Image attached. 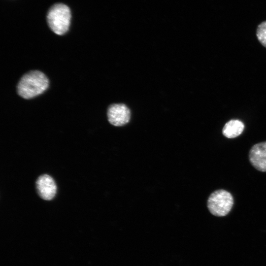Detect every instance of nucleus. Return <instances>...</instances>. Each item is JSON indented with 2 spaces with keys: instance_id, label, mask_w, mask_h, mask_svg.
<instances>
[{
  "instance_id": "2",
  "label": "nucleus",
  "mask_w": 266,
  "mask_h": 266,
  "mask_svg": "<svg viewBox=\"0 0 266 266\" xmlns=\"http://www.w3.org/2000/svg\"><path fill=\"white\" fill-rule=\"evenodd\" d=\"M71 19L69 7L63 3H57L49 10L47 16L48 24L56 34L63 35L68 30Z\"/></svg>"
},
{
  "instance_id": "6",
  "label": "nucleus",
  "mask_w": 266,
  "mask_h": 266,
  "mask_svg": "<svg viewBox=\"0 0 266 266\" xmlns=\"http://www.w3.org/2000/svg\"><path fill=\"white\" fill-rule=\"evenodd\" d=\"M251 165L257 170L266 171V141L255 144L249 154Z\"/></svg>"
},
{
  "instance_id": "7",
  "label": "nucleus",
  "mask_w": 266,
  "mask_h": 266,
  "mask_svg": "<svg viewBox=\"0 0 266 266\" xmlns=\"http://www.w3.org/2000/svg\"><path fill=\"white\" fill-rule=\"evenodd\" d=\"M244 128L243 123L238 120H231L224 126L223 135L229 138H234L239 135Z\"/></svg>"
},
{
  "instance_id": "5",
  "label": "nucleus",
  "mask_w": 266,
  "mask_h": 266,
  "mask_svg": "<svg viewBox=\"0 0 266 266\" xmlns=\"http://www.w3.org/2000/svg\"><path fill=\"white\" fill-rule=\"evenodd\" d=\"M35 183L37 192L41 198L46 200L54 198L57 186L52 177L47 174L41 175L38 177Z\"/></svg>"
},
{
  "instance_id": "3",
  "label": "nucleus",
  "mask_w": 266,
  "mask_h": 266,
  "mask_svg": "<svg viewBox=\"0 0 266 266\" xmlns=\"http://www.w3.org/2000/svg\"><path fill=\"white\" fill-rule=\"evenodd\" d=\"M233 204L232 195L225 190H218L213 192L207 200V207L214 216L222 217L231 211Z\"/></svg>"
},
{
  "instance_id": "8",
  "label": "nucleus",
  "mask_w": 266,
  "mask_h": 266,
  "mask_svg": "<svg viewBox=\"0 0 266 266\" xmlns=\"http://www.w3.org/2000/svg\"><path fill=\"white\" fill-rule=\"evenodd\" d=\"M256 35L260 42L266 47V21L261 23L257 27Z\"/></svg>"
},
{
  "instance_id": "4",
  "label": "nucleus",
  "mask_w": 266,
  "mask_h": 266,
  "mask_svg": "<svg viewBox=\"0 0 266 266\" xmlns=\"http://www.w3.org/2000/svg\"><path fill=\"white\" fill-rule=\"evenodd\" d=\"M130 110L124 104H113L108 108V121L115 126H122L127 124L130 121Z\"/></svg>"
},
{
  "instance_id": "1",
  "label": "nucleus",
  "mask_w": 266,
  "mask_h": 266,
  "mask_svg": "<svg viewBox=\"0 0 266 266\" xmlns=\"http://www.w3.org/2000/svg\"><path fill=\"white\" fill-rule=\"evenodd\" d=\"M48 85V79L44 73L33 70L22 77L17 85V92L23 98L29 99L44 92Z\"/></svg>"
}]
</instances>
